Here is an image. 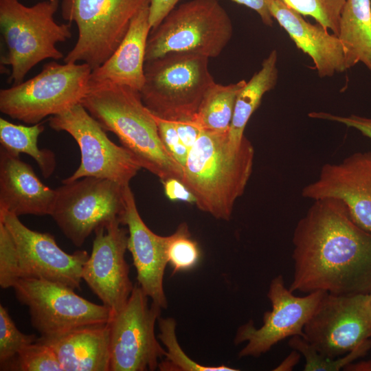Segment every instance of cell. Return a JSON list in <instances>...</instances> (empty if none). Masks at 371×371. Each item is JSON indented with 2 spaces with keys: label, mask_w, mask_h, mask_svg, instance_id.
<instances>
[{
  "label": "cell",
  "mask_w": 371,
  "mask_h": 371,
  "mask_svg": "<svg viewBox=\"0 0 371 371\" xmlns=\"http://www.w3.org/2000/svg\"><path fill=\"white\" fill-rule=\"evenodd\" d=\"M293 232V276L289 289L335 295L371 293V232L340 200H314Z\"/></svg>",
  "instance_id": "cell-1"
},
{
  "label": "cell",
  "mask_w": 371,
  "mask_h": 371,
  "mask_svg": "<svg viewBox=\"0 0 371 371\" xmlns=\"http://www.w3.org/2000/svg\"><path fill=\"white\" fill-rule=\"evenodd\" d=\"M80 103L106 131L117 136L142 168L161 181L182 180L183 168L166 150L154 115L138 90L111 82L89 85Z\"/></svg>",
  "instance_id": "cell-2"
},
{
  "label": "cell",
  "mask_w": 371,
  "mask_h": 371,
  "mask_svg": "<svg viewBox=\"0 0 371 371\" xmlns=\"http://www.w3.org/2000/svg\"><path fill=\"white\" fill-rule=\"evenodd\" d=\"M254 157V148L246 137L234 146L228 133L203 131L189 150L182 181L194 194L199 209L229 221L251 175Z\"/></svg>",
  "instance_id": "cell-3"
},
{
  "label": "cell",
  "mask_w": 371,
  "mask_h": 371,
  "mask_svg": "<svg viewBox=\"0 0 371 371\" xmlns=\"http://www.w3.org/2000/svg\"><path fill=\"white\" fill-rule=\"evenodd\" d=\"M58 5L59 0H45L32 6L19 0H0V28L7 49L1 65L11 67L8 82H22L45 59L63 58L56 44L71 38L72 33L71 23L56 22Z\"/></svg>",
  "instance_id": "cell-4"
},
{
  "label": "cell",
  "mask_w": 371,
  "mask_h": 371,
  "mask_svg": "<svg viewBox=\"0 0 371 371\" xmlns=\"http://www.w3.org/2000/svg\"><path fill=\"white\" fill-rule=\"evenodd\" d=\"M209 58L172 52L145 62V81L139 91L146 107L161 119L192 120L209 88L215 83Z\"/></svg>",
  "instance_id": "cell-5"
},
{
  "label": "cell",
  "mask_w": 371,
  "mask_h": 371,
  "mask_svg": "<svg viewBox=\"0 0 371 371\" xmlns=\"http://www.w3.org/2000/svg\"><path fill=\"white\" fill-rule=\"evenodd\" d=\"M232 34L230 16L218 0L188 1L175 7L151 29L145 60H154L172 52L216 58Z\"/></svg>",
  "instance_id": "cell-6"
},
{
  "label": "cell",
  "mask_w": 371,
  "mask_h": 371,
  "mask_svg": "<svg viewBox=\"0 0 371 371\" xmlns=\"http://www.w3.org/2000/svg\"><path fill=\"white\" fill-rule=\"evenodd\" d=\"M86 63L45 64L34 77L0 90V111L28 124L39 123L80 103L89 88Z\"/></svg>",
  "instance_id": "cell-7"
},
{
  "label": "cell",
  "mask_w": 371,
  "mask_h": 371,
  "mask_svg": "<svg viewBox=\"0 0 371 371\" xmlns=\"http://www.w3.org/2000/svg\"><path fill=\"white\" fill-rule=\"evenodd\" d=\"M150 0H63L62 16L78 27L74 47L66 63H86L93 70L117 48L137 13Z\"/></svg>",
  "instance_id": "cell-8"
},
{
  "label": "cell",
  "mask_w": 371,
  "mask_h": 371,
  "mask_svg": "<svg viewBox=\"0 0 371 371\" xmlns=\"http://www.w3.org/2000/svg\"><path fill=\"white\" fill-rule=\"evenodd\" d=\"M125 186L95 177L63 183L56 189L50 216L65 236L74 245L81 247L98 227L114 221L124 225Z\"/></svg>",
  "instance_id": "cell-9"
},
{
  "label": "cell",
  "mask_w": 371,
  "mask_h": 371,
  "mask_svg": "<svg viewBox=\"0 0 371 371\" xmlns=\"http://www.w3.org/2000/svg\"><path fill=\"white\" fill-rule=\"evenodd\" d=\"M49 126L56 131L69 133L78 144L81 155L76 171L63 183L84 177L106 179L122 186L142 168L136 157L124 146L113 142L106 131L81 103L51 116Z\"/></svg>",
  "instance_id": "cell-10"
},
{
  "label": "cell",
  "mask_w": 371,
  "mask_h": 371,
  "mask_svg": "<svg viewBox=\"0 0 371 371\" xmlns=\"http://www.w3.org/2000/svg\"><path fill=\"white\" fill-rule=\"evenodd\" d=\"M138 284L124 307L111 315L110 371L155 370L166 351L155 334L161 308L152 302Z\"/></svg>",
  "instance_id": "cell-11"
},
{
  "label": "cell",
  "mask_w": 371,
  "mask_h": 371,
  "mask_svg": "<svg viewBox=\"0 0 371 371\" xmlns=\"http://www.w3.org/2000/svg\"><path fill=\"white\" fill-rule=\"evenodd\" d=\"M29 309L32 326L41 335L104 324L111 317L104 304L93 303L63 284L36 278H21L12 287Z\"/></svg>",
  "instance_id": "cell-12"
},
{
  "label": "cell",
  "mask_w": 371,
  "mask_h": 371,
  "mask_svg": "<svg viewBox=\"0 0 371 371\" xmlns=\"http://www.w3.org/2000/svg\"><path fill=\"white\" fill-rule=\"evenodd\" d=\"M303 338L330 359L340 357L371 338L369 294L326 293L306 324Z\"/></svg>",
  "instance_id": "cell-13"
},
{
  "label": "cell",
  "mask_w": 371,
  "mask_h": 371,
  "mask_svg": "<svg viewBox=\"0 0 371 371\" xmlns=\"http://www.w3.org/2000/svg\"><path fill=\"white\" fill-rule=\"evenodd\" d=\"M326 293L318 291L304 297L296 296L284 286L282 275L275 277L267 293L272 309L265 313L262 326L256 328L251 319L237 330L234 340L235 344L247 342L239 352L238 357H259L289 337H303L306 324Z\"/></svg>",
  "instance_id": "cell-14"
},
{
  "label": "cell",
  "mask_w": 371,
  "mask_h": 371,
  "mask_svg": "<svg viewBox=\"0 0 371 371\" xmlns=\"http://www.w3.org/2000/svg\"><path fill=\"white\" fill-rule=\"evenodd\" d=\"M0 221L14 241L21 278L43 279L74 290L80 289L82 268L89 257L86 251L66 253L52 235L30 229L10 212L0 211Z\"/></svg>",
  "instance_id": "cell-15"
},
{
  "label": "cell",
  "mask_w": 371,
  "mask_h": 371,
  "mask_svg": "<svg viewBox=\"0 0 371 371\" xmlns=\"http://www.w3.org/2000/svg\"><path fill=\"white\" fill-rule=\"evenodd\" d=\"M120 225L114 221L94 231L91 254L82 271V280L111 315L124 307L134 288L125 259L128 230Z\"/></svg>",
  "instance_id": "cell-16"
},
{
  "label": "cell",
  "mask_w": 371,
  "mask_h": 371,
  "mask_svg": "<svg viewBox=\"0 0 371 371\" xmlns=\"http://www.w3.org/2000/svg\"><path fill=\"white\" fill-rule=\"evenodd\" d=\"M304 198L341 201L352 220L371 232V151L357 152L335 164H324L318 178L302 190Z\"/></svg>",
  "instance_id": "cell-17"
},
{
  "label": "cell",
  "mask_w": 371,
  "mask_h": 371,
  "mask_svg": "<svg viewBox=\"0 0 371 371\" xmlns=\"http://www.w3.org/2000/svg\"><path fill=\"white\" fill-rule=\"evenodd\" d=\"M126 212L124 225L128 226L127 249L137 271L138 284L161 308L168 306L164 289V276L168 262L167 236L152 232L140 216L129 185L124 188Z\"/></svg>",
  "instance_id": "cell-18"
},
{
  "label": "cell",
  "mask_w": 371,
  "mask_h": 371,
  "mask_svg": "<svg viewBox=\"0 0 371 371\" xmlns=\"http://www.w3.org/2000/svg\"><path fill=\"white\" fill-rule=\"evenodd\" d=\"M271 15L295 45L313 60L321 78L348 69L344 47L339 37L319 23L313 24L283 0H266Z\"/></svg>",
  "instance_id": "cell-19"
},
{
  "label": "cell",
  "mask_w": 371,
  "mask_h": 371,
  "mask_svg": "<svg viewBox=\"0 0 371 371\" xmlns=\"http://www.w3.org/2000/svg\"><path fill=\"white\" fill-rule=\"evenodd\" d=\"M56 197V190L45 185L30 164L1 147L0 211L17 216L51 215Z\"/></svg>",
  "instance_id": "cell-20"
},
{
  "label": "cell",
  "mask_w": 371,
  "mask_h": 371,
  "mask_svg": "<svg viewBox=\"0 0 371 371\" xmlns=\"http://www.w3.org/2000/svg\"><path fill=\"white\" fill-rule=\"evenodd\" d=\"M36 341L52 349L63 371H110L109 322L41 335Z\"/></svg>",
  "instance_id": "cell-21"
},
{
  "label": "cell",
  "mask_w": 371,
  "mask_h": 371,
  "mask_svg": "<svg viewBox=\"0 0 371 371\" xmlns=\"http://www.w3.org/2000/svg\"><path fill=\"white\" fill-rule=\"evenodd\" d=\"M151 29L148 5L133 18L124 38L110 58L91 71L89 85L111 82L139 91L145 81L146 50Z\"/></svg>",
  "instance_id": "cell-22"
},
{
  "label": "cell",
  "mask_w": 371,
  "mask_h": 371,
  "mask_svg": "<svg viewBox=\"0 0 371 371\" xmlns=\"http://www.w3.org/2000/svg\"><path fill=\"white\" fill-rule=\"evenodd\" d=\"M337 36L348 69L362 63L371 72V0H345Z\"/></svg>",
  "instance_id": "cell-23"
},
{
  "label": "cell",
  "mask_w": 371,
  "mask_h": 371,
  "mask_svg": "<svg viewBox=\"0 0 371 371\" xmlns=\"http://www.w3.org/2000/svg\"><path fill=\"white\" fill-rule=\"evenodd\" d=\"M278 54L273 50L266 57L259 71L256 72L241 89L236 100L232 120L228 133L229 143L238 146L244 137L245 128L264 95L273 89L278 82Z\"/></svg>",
  "instance_id": "cell-24"
},
{
  "label": "cell",
  "mask_w": 371,
  "mask_h": 371,
  "mask_svg": "<svg viewBox=\"0 0 371 371\" xmlns=\"http://www.w3.org/2000/svg\"><path fill=\"white\" fill-rule=\"evenodd\" d=\"M246 82L245 80L226 85L215 82L205 93L192 121L203 131L229 133L236 98Z\"/></svg>",
  "instance_id": "cell-25"
},
{
  "label": "cell",
  "mask_w": 371,
  "mask_h": 371,
  "mask_svg": "<svg viewBox=\"0 0 371 371\" xmlns=\"http://www.w3.org/2000/svg\"><path fill=\"white\" fill-rule=\"evenodd\" d=\"M44 128L40 122L25 126L0 118L1 147L14 155H28L38 164L42 175L47 178L54 172L56 161L52 151L38 148V138Z\"/></svg>",
  "instance_id": "cell-26"
},
{
  "label": "cell",
  "mask_w": 371,
  "mask_h": 371,
  "mask_svg": "<svg viewBox=\"0 0 371 371\" xmlns=\"http://www.w3.org/2000/svg\"><path fill=\"white\" fill-rule=\"evenodd\" d=\"M159 338L167 348L166 355L158 366L161 371H237L224 365L205 366L188 357L176 337V322L172 318H159Z\"/></svg>",
  "instance_id": "cell-27"
},
{
  "label": "cell",
  "mask_w": 371,
  "mask_h": 371,
  "mask_svg": "<svg viewBox=\"0 0 371 371\" xmlns=\"http://www.w3.org/2000/svg\"><path fill=\"white\" fill-rule=\"evenodd\" d=\"M288 344L291 348L298 351L304 357V371H339L344 370L350 363L366 355L371 349V338H370L344 355L343 357L330 359L319 353L301 336L291 337Z\"/></svg>",
  "instance_id": "cell-28"
},
{
  "label": "cell",
  "mask_w": 371,
  "mask_h": 371,
  "mask_svg": "<svg viewBox=\"0 0 371 371\" xmlns=\"http://www.w3.org/2000/svg\"><path fill=\"white\" fill-rule=\"evenodd\" d=\"M166 254L172 273L194 268L200 258L197 243L191 238L186 223H182L167 236Z\"/></svg>",
  "instance_id": "cell-29"
},
{
  "label": "cell",
  "mask_w": 371,
  "mask_h": 371,
  "mask_svg": "<svg viewBox=\"0 0 371 371\" xmlns=\"http://www.w3.org/2000/svg\"><path fill=\"white\" fill-rule=\"evenodd\" d=\"M304 16L313 18L317 23L339 34V23L345 0H283Z\"/></svg>",
  "instance_id": "cell-30"
},
{
  "label": "cell",
  "mask_w": 371,
  "mask_h": 371,
  "mask_svg": "<svg viewBox=\"0 0 371 371\" xmlns=\"http://www.w3.org/2000/svg\"><path fill=\"white\" fill-rule=\"evenodd\" d=\"M38 337L22 333L16 326L6 308L0 305V364L5 370L25 346L35 342Z\"/></svg>",
  "instance_id": "cell-31"
},
{
  "label": "cell",
  "mask_w": 371,
  "mask_h": 371,
  "mask_svg": "<svg viewBox=\"0 0 371 371\" xmlns=\"http://www.w3.org/2000/svg\"><path fill=\"white\" fill-rule=\"evenodd\" d=\"M5 370L19 371H63L52 349L37 341L24 347Z\"/></svg>",
  "instance_id": "cell-32"
},
{
  "label": "cell",
  "mask_w": 371,
  "mask_h": 371,
  "mask_svg": "<svg viewBox=\"0 0 371 371\" xmlns=\"http://www.w3.org/2000/svg\"><path fill=\"white\" fill-rule=\"evenodd\" d=\"M21 273L13 238L0 221V285L3 289L13 287Z\"/></svg>",
  "instance_id": "cell-33"
},
{
  "label": "cell",
  "mask_w": 371,
  "mask_h": 371,
  "mask_svg": "<svg viewBox=\"0 0 371 371\" xmlns=\"http://www.w3.org/2000/svg\"><path fill=\"white\" fill-rule=\"evenodd\" d=\"M154 117L157 124L159 137L166 150L183 169L189 150L181 142L175 122L165 120L155 115Z\"/></svg>",
  "instance_id": "cell-34"
},
{
  "label": "cell",
  "mask_w": 371,
  "mask_h": 371,
  "mask_svg": "<svg viewBox=\"0 0 371 371\" xmlns=\"http://www.w3.org/2000/svg\"><path fill=\"white\" fill-rule=\"evenodd\" d=\"M308 115L311 118L335 122L348 127L353 128L371 139V117H364L354 114L342 116L326 112L315 111L309 113Z\"/></svg>",
  "instance_id": "cell-35"
},
{
  "label": "cell",
  "mask_w": 371,
  "mask_h": 371,
  "mask_svg": "<svg viewBox=\"0 0 371 371\" xmlns=\"http://www.w3.org/2000/svg\"><path fill=\"white\" fill-rule=\"evenodd\" d=\"M165 194L171 201H180L195 203L196 198L182 180L174 177L161 181Z\"/></svg>",
  "instance_id": "cell-36"
},
{
  "label": "cell",
  "mask_w": 371,
  "mask_h": 371,
  "mask_svg": "<svg viewBox=\"0 0 371 371\" xmlns=\"http://www.w3.org/2000/svg\"><path fill=\"white\" fill-rule=\"evenodd\" d=\"M180 0H150L149 21L152 29L157 27Z\"/></svg>",
  "instance_id": "cell-37"
},
{
  "label": "cell",
  "mask_w": 371,
  "mask_h": 371,
  "mask_svg": "<svg viewBox=\"0 0 371 371\" xmlns=\"http://www.w3.org/2000/svg\"><path fill=\"white\" fill-rule=\"evenodd\" d=\"M175 123L181 142L190 150L199 139L203 131L192 120L175 122Z\"/></svg>",
  "instance_id": "cell-38"
},
{
  "label": "cell",
  "mask_w": 371,
  "mask_h": 371,
  "mask_svg": "<svg viewBox=\"0 0 371 371\" xmlns=\"http://www.w3.org/2000/svg\"><path fill=\"white\" fill-rule=\"evenodd\" d=\"M245 5L255 11L260 16L262 22L267 26H272L273 19L271 15L266 0H232Z\"/></svg>",
  "instance_id": "cell-39"
},
{
  "label": "cell",
  "mask_w": 371,
  "mask_h": 371,
  "mask_svg": "<svg viewBox=\"0 0 371 371\" xmlns=\"http://www.w3.org/2000/svg\"><path fill=\"white\" fill-rule=\"evenodd\" d=\"M301 354L295 350L293 351L275 368V371H290L297 364L300 360Z\"/></svg>",
  "instance_id": "cell-40"
},
{
  "label": "cell",
  "mask_w": 371,
  "mask_h": 371,
  "mask_svg": "<svg viewBox=\"0 0 371 371\" xmlns=\"http://www.w3.org/2000/svg\"><path fill=\"white\" fill-rule=\"evenodd\" d=\"M346 371H371V359L352 362L345 367Z\"/></svg>",
  "instance_id": "cell-41"
},
{
  "label": "cell",
  "mask_w": 371,
  "mask_h": 371,
  "mask_svg": "<svg viewBox=\"0 0 371 371\" xmlns=\"http://www.w3.org/2000/svg\"><path fill=\"white\" fill-rule=\"evenodd\" d=\"M370 295V301H371V293L369 294Z\"/></svg>",
  "instance_id": "cell-42"
}]
</instances>
